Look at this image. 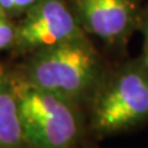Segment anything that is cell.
<instances>
[{"instance_id":"6da1fadb","label":"cell","mask_w":148,"mask_h":148,"mask_svg":"<svg viewBox=\"0 0 148 148\" xmlns=\"http://www.w3.org/2000/svg\"><path fill=\"white\" fill-rule=\"evenodd\" d=\"M17 77L78 108L91 104L106 78L100 54L88 36L31 53Z\"/></svg>"},{"instance_id":"7a4b0ae2","label":"cell","mask_w":148,"mask_h":148,"mask_svg":"<svg viewBox=\"0 0 148 148\" xmlns=\"http://www.w3.org/2000/svg\"><path fill=\"white\" fill-rule=\"evenodd\" d=\"M18 115L26 145L32 148H74L82 135L78 106L52 92L27 85L17 75Z\"/></svg>"},{"instance_id":"3957f363","label":"cell","mask_w":148,"mask_h":148,"mask_svg":"<svg viewBox=\"0 0 148 148\" xmlns=\"http://www.w3.org/2000/svg\"><path fill=\"white\" fill-rule=\"evenodd\" d=\"M91 127L111 135L148 121V72L140 59L106 77L91 101Z\"/></svg>"},{"instance_id":"277c9868","label":"cell","mask_w":148,"mask_h":148,"mask_svg":"<svg viewBox=\"0 0 148 148\" xmlns=\"http://www.w3.org/2000/svg\"><path fill=\"white\" fill-rule=\"evenodd\" d=\"M12 51L17 54L34 53L88 36L67 0H38L18 22Z\"/></svg>"},{"instance_id":"5b68a950","label":"cell","mask_w":148,"mask_h":148,"mask_svg":"<svg viewBox=\"0 0 148 148\" xmlns=\"http://www.w3.org/2000/svg\"><path fill=\"white\" fill-rule=\"evenodd\" d=\"M69 6L86 35L110 45L126 40L143 12L141 0H71Z\"/></svg>"},{"instance_id":"8992f818","label":"cell","mask_w":148,"mask_h":148,"mask_svg":"<svg viewBox=\"0 0 148 148\" xmlns=\"http://www.w3.org/2000/svg\"><path fill=\"white\" fill-rule=\"evenodd\" d=\"M24 143L15 78L5 72L0 78V148H18Z\"/></svg>"},{"instance_id":"52a82bcc","label":"cell","mask_w":148,"mask_h":148,"mask_svg":"<svg viewBox=\"0 0 148 148\" xmlns=\"http://www.w3.org/2000/svg\"><path fill=\"white\" fill-rule=\"evenodd\" d=\"M17 25L4 12L0 11V52L12 49L16 41Z\"/></svg>"},{"instance_id":"ba28073f","label":"cell","mask_w":148,"mask_h":148,"mask_svg":"<svg viewBox=\"0 0 148 148\" xmlns=\"http://www.w3.org/2000/svg\"><path fill=\"white\" fill-rule=\"evenodd\" d=\"M38 0H0V11L9 17H15L30 10Z\"/></svg>"},{"instance_id":"9c48e42d","label":"cell","mask_w":148,"mask_h":148,"mask_svg":"<svg viewBox=\"0 0 148 148\" xmlns=\"http://www.w3.org/2000/svg\"><path fill=\"white\" fill-rule=\"evenodd\" d=\"M143 34V48H142V56L140 58V62L145 69L148 72V9L142 12L140 26H138Z\"/></svg>"},{"instance_id":"30bf717a","label":"cell","mask_w":148,"mask_h":148,"mask_svg":"<svg viewBox=\"0 0 148 148\" xmlns=\"http://www.w3.org/2000/svg\"><path fill=\"white\" fill-rule=\"evenodd\" d=\"M6 71H5V69H4V67L1 66V64H0V78H1L3 75H4V73H5Z\"/></svg>"}]
</instances>
